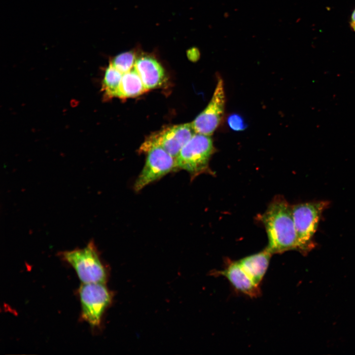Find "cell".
Returning a JSON list of instances; mask_svg holds the SVG:
<instances>
[{"label":"cell","mask_w":355,"mask_h":355,"mask_svg":"<svg viewBox=\"0 0 355 355\" xmlns=\"http://www.w3.org/2000/svg\"><path fill=\"white\" fill-rule=\"evenodd\" d=\"M82 319L92 327L100 325L111 295L103 283L82 284L79 289Z\"/></svg>","instance_id":"obj_4"},{"label":"cell","mask_w":355,"mask_h":355,"mask_svg":"<svg viewBox=\"0 0 355 355\" xmlns=\"http://www.w3.org/2000/svg\"><path fill=\"white\" fill-rule=\"evenodd\" d=\"M266 229L272 254L295 249L302 252L292 215V206L280 196L275 197L260 217Z\"/></svg>","instance_id":"obj_1"},{"label":"cell","mask_w":355,"mask_h":355,"mask_svg":"<svg viewBox=\"0 0 355 355\" xmlns=\"http://www.w3.org/2000/svg\"><path fill=\"white\" fill-rule=\"evenodd\" d=\"M227 123L233 130L236 131L244 130L247 126L244 119L237 113L230 115L227 118Z\"/></svg>","instance_id":"obj_15"},{"label":"cell","mask_w":355,"mask_h":355,"mask_svg":"<svg viewBox=\"0 0 355 355\" xmlns=\"http://www.w3.org/2000/svg\"><path fill=\"white\" fill-rule=\"evenodd\" d=\"M351 27H352V29L355 32V23L354 22H351Z\"/></svg>","instance_id":"obj_17"},{"label":"cell","mask_w":355,"mask_h":355,"mask_svg":"<svg viewBox=\"0 0 355 355\" xmlns=\"http://www.w3.org/2000/svg\"><path fill=\"white\" fill-rule=\"evenodd\" d=\"M145 153V164L134 184L136 191L176 170V158L162 147L154 146Z\"/></svg>","instance_id":"obj_7"},{"label":"cell","mask_w":355,"mask_h":355,"mask_svg":"<svg viewBox=\"0 0 355 355\" xmlns=\"http://www.w3.org/2000/svg\"><path fill=\"white\" fill-rule=\"evenodd\" d=\"M216 273L225 277L236 289L249 296L255 297L259 294L258 285L246 273L239 261L229 262L225 269Z\"/></svg>","instance_id":"obj_10"},{"label":"cell","mask_w":355,"mask_h":355,"mask_svg":"<svg viewBox=\"0 0 355 355\" xmlns=\"http://www.w3.org/2000/svg\"><path fill=\"white\" fill-rule=\"evenodd\" d=\"M122 75L111 63L109 64L105 71L102 83L103 91L107 97L121 98L120 87Z\"/></svg>","instance_id":"obj_13"},{"label":"cell","mask_w":355,"mask_h":355,"mask_svg":"<svg viewBox=\"0 0 355 355\" xmlns=\"http://www.w3.org/2000/svg\"><path fill=\"white\" fill-rule=\"evenodd\" d=\"M195 133L192 123L168 127L149 136L140 147V151L145 153L150 147L159 146L176 158Z\"/></svg>","instance_id":"obj_6"},{"label":"cell","mask_w":355,"mask_h":355,"mask_svg":"<svg viewBox=\"0 0 355 355\" xmlns=\"http://www.w3.org/2000/svg\"><path fill=\"white\" fill-rule=\"evenodd\" d=\"M327 202L304 203L292 206V215L302 252H307L312 246L315 234L322 212Z\"/></svg>","instance_id":"obj_5"},{"label":"cell","mask_w":355,"mask_h":355,"mask_svg":"<svg viewBox=\"0 0 355 355\" xmlns=\"http://www.w3.org/2000/svg\"><path fill=\"white\" fill-rule=\"evenodd\" d=\"M136 60L134 53L127 51L116 56L110 63L116 70L123 74L134 67Z\"/></svg>","instance_id":"obj_14"},{"label":"cell","mask_w":355,"mask_h":355,"mask_svg":"<svg viewBox=\"0 0 355 355\" xmlns=\"http://www.w3.org/2000/svg\"><path fill=\"white\" fill-rule=\"evenodd\" d=\"M351 22L355 23V9L351 14Z\"/></svg>","instance_id":"obj_16"},{"label":"cell","mask_w":355,"mask_h":355,"mask_svg":"<svg viewBox=\"0 0 355 355\" xmlns=\"http://www.w3.org/2000/svg\"><path fill=\"white\" fill-rule=\"evenodd\" d=\"M120 88L121 98L137 96L147 91L134 67L123 74Z\"/></svg>","instance_id":"obj_12"},{"label":"cell","mask_w":355,"mask_h":355,"mask_svg":"<svg viewBox=\"0 0 355 355\" xmlns=\"http://www.w3.org/2000/svg\"><path fill=\"white\" fill-rule=\"evenodd\" d=\"M134 68L147 90L160 87L166 82V74L163 68L152 57H140L136 59Z\"/></svg>","instance_id":"obj_9"},{"label":"cell","mask_w":355,"mask_h":355,"mask_svg":"<svg viewBox=\"0 0 355 355\" xmlns=\"http://www.w3.org/2000/svg\"><path fill=\"white\" fill-rule=\"evenodd\" d=\"M214 151L210 136L195 133L176 158V170L188 172L192 178L203 173L213 174L209 161Z\"/></svg>","instance_id":"obj_2"},{"label":"cell","mask_w":355,"mask_h":355,"mask_svg":"<svg viewBox=\"0 0 355 355\" xmlns=\"http://www.w3.org/2000/svg\"><path fill=\"white\" fill-rule=\"evenodd\" d=\"M225 103L223 81L219 78L208 106L191 122L196 133L207 136L213 133L223 118Z\"/></svg>","instance_id":"obj_8"},{"label":"cell","mask_w":355,"mask_h":355,"mask_svg":"<svg viewBox=\"0 0 355 355\" xmlns=\"http://www.w3.org/2000/svg\"><path fill=\"white\" fill-rule=\"evenodd\" d=\"M272 253L266 248L263 251L239 260L246 273L259 285L269 265Z\"/></svg>","instance_id":"obj_11"},{"label":"cell","mask_w":355,"mask_h":355,"mask_svg":"<svg viewBox=\"0 0 355 355\" xmlns=\"http://www.w3.org/2000/svg\"><path fill=\"white\" fill-rule=\"evenodd\" d=\"M60 254L74 269L82 284L106 283V270L93 241L82 248L66 250Z\"/></svg>","instance_id":"obj_3"}]
</instances>
